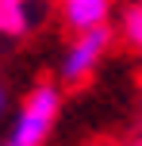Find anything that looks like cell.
<instances>
[{
  "label": "cell",
  "mask_w": 142,
  "mask_h": 146,
  "mask_svg": "<svg viewBox=\"0 0 142 146\" xmlns=\"http://www.w3.org/2000/svg\"><path fill=\"white\" fill-rule=\"evenodd\" d=\"M108 50H112V27L89 31V35H73V42L65 46V54H61V62H58L61 85H69V88L85 85V81L100 69V62L108 58Z\"/></svg>",
  "instance_id": "2"
},
{
  "label": "cell",
  "mask_w": 142,
  "mask_h": 146,
  "mask_svg": "<svg viewBox=\"0 0 142 146\" xmlns=\"http://www.w3.org/2000/svg\"><path fill=\"white\" fill-rule=\"evenodd\" d=\"M46 4L35 0H0V38H27L38 31Z\"/></svg>",
  "instance_id": "3"
},
{
  "label": "cell",
  "mask_w": 142,
  "mask_h": 146,
  "mask_svg": "<svg viewBox=\"0 0 142 146\" xmlns=\"http://www.w3.org/2000/svg\"><path fill=\"white\" fill-rule=\"evenodd\" d=\"M112 19V0H61V23L73 35L104 31Z\"/></svg>",
  "instance_id": "4"
},
{
  "label": "cell",
  "mask_w": 142,
  "mask_h": 146,
  "mask_svg": "<svg viewBox=\"0 0 142 146\" xmlns=\"http://www.w3.org/2000/svg\"><path fill=\"white\" fill-rule=\"evenodd\" d=\"M119 31H123V42L142 58V0H131L123 8V19H119Z\"/></svg>",
  "instance_id": "5"
},
{
  "label": "cell",
  "mask_w": 142,
  "mask_h": 146,
  "mask_svg": "<svg viewBox=\"0 0 142 146\" xmlns=\"http://www.w3.org/2000/svg\"><path fill=\"white\" fill-rule=\"evenodd\" d=\"M58 115H61V88L42 81V85H35L23 96L19 111L12 119V131H8V139L0 146H42L50 139Z\"/></svg>",
  "instance_id": "1"
},
{
  "label": "cell",
  "mask_w": 142,
  "mask_h": 146,
  "mask_svg": "<svg viewBox=\"0 0 142 146\" xmlns=\"http://www.w3.org/2000/svg\"><path fill=\"white\" fill-rule=\"evenodd\" d=\"M135 146H142V139H138V142H135Z\"/></svg>",
  "instance_id": "8"
},
{
  "label": "cell",
  "mask_w": 142,
  "mask_h": 146,
  "mask_svg": "<svg viewBox=\"0 0 142 146\" xmlns=\"http://www.w3.org/2000/svg\"><path fill=\"white\" fill-rule=\"evenodd\" d=\"M4 115H8V88L0 85V119H4Z\"/></svg>",
  "instance_id": "6"
},
{
  "label": "cell",
  "mask_w": 142,
  "mask_h": 146,
  "mask_svg": "<svg viewBox=\"0 0 142 146\" xmlns=\"http://www.w3.org/2000/svg\"><path fill=\"white\" fill-rule=\"evenodd\" d=\"M35 4H50V0H35Z\"/></svg>",
  "instance_id": "7"
}]
</instances>
